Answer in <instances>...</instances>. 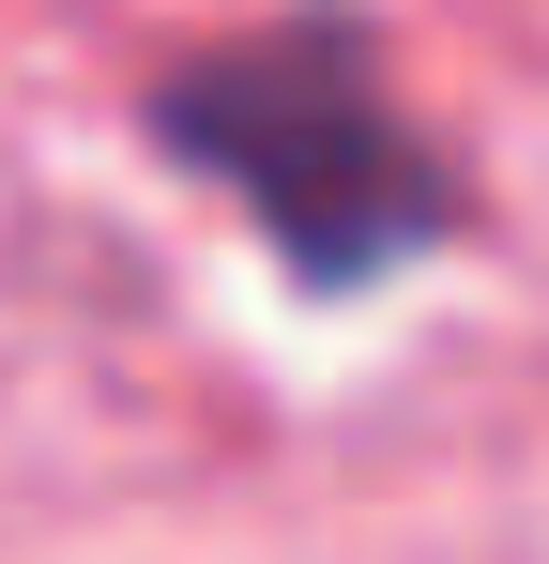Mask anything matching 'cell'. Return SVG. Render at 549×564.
<instances>
[{
	"instance_id": "obj_1",
	"label": "cell",
	"mask_w": 549,
	"mask_h": 564,
	"mask_svg": "<svg viewBox=\"0 0 549 564\" xmlns=\"http://www.w3.org/2000/svg\"><path fill=\"white\" fill-rule=\"evenodd\" d=\"M153 153L214 169L260 214V245L305 290H381L397 260L458 245V169L381 93L366 15H290L260 46H214L153 93Z\"/></svg>"
}]
</instances>
